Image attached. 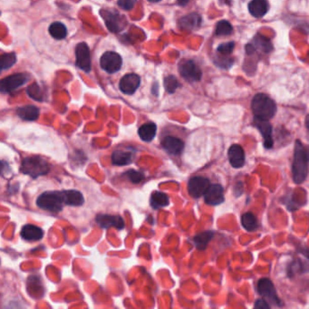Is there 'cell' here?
I'll return each mask as SVG.
<instances>
[{
  "label": "cell",
  "instance_id": "cell-1",
  "mask_svg": "<svg viewBox=\"0 0 309 309\" xmlns=\"http://www.w3.org/2000/svg\"><path fill=\"white\" fill-rule=\"evenodd\" d=\"M309 149L296 140L292 164L293 180L296 184L305 182L308 174Z\"/></svg>",
  "mask_w": 309,
  "mask_h": 309
},
{
  "label": "cell",
  "instance_id": "cell-2",
  "mask_svg": "<svg viewBox=\"0 0 309 309\" xmlns=\"http://www.w3.org/2000/svg\"><path fill=\"white\" fill-rule=\"evenodd\" d=\"M251 109L255 118L268 121L275 116L278 108L275 101L268 95L265 93H258L252 99Z\"/></svg>",
  "mask_w": 309,
  "mask_h": 309
},
{
  "label": "cell",
  "instance_id": "cell-3",
  "mask_svg": "<svg viewBox=\"0 0 309 309\" xmlns=\"http://www.w3.org/2000/svg\"><path fill=\"white\" fill-rule=\"evenodd\" d=\"M50 166L47 161L39 156L26 157L22 161L20 171L22 174L29 175L31 178H39L48 174Z\"/></svg>",
  "mask_w": 309,
  "mask_h": 309
},
{
  "label": "cell",
  "instance_id": "cell-4",
  "mask_svg": "<svg viewBox=\"0 0 309 309\" xmlns=\"http://www.w3.org/2000/svg\"><path fill=\"white\" fill-rule=\"evenodd\" d=\"M64 204V196L62 191H46L37 199V205L40 209L52 213L61 212Z\"/></svg>",
  "mask_w": 309,
  "mask_h": 309
},
{
  "label": "cell",
  "instance_id": "cell-5",
  "mask_svg": "<svg viewBox=\"0 0 309 309\" xmlns=\"http://www.w3.org/2000/svg\"><path fill=\"white\" fill-rule=\"evenodd\" d=\"M179 72L188 82H199L202 77L200 68L192 60H184L179 65Z\"/></svg>",
  "mask_w": 309,
  "mask_h": 309
},
{
  "label": "cell",
  "instance_id": "cell-6",
  "mask_svg": "<svg viewBox=\"0 0 309 309\" xmlns=\"http://www.w3.org/2000/svg\"><path fill=\"white\" fill-rule=\"evenodd\" d=\"M258 291L260 296L264 297L267 302H270L273 305H282L280 297L277 295L274 284L271 282L268 279H261L258 281Z\"/></svg>",
  "mask_w": 309,
  "mask_h": 309
},
{
  "label": "cell",
  "instance_id": "cell-7",
  "mask_svg": "<svg viewBox=\"0 0 309 309\" xmlns=\"http://www.w3.org/2000/svg\"><path fill=\"white\" fill-rule=\"evenodd\" d=\"M123 60L121 55L115 52H106L101 56L100 65L106 73L114 74L118 72L122 67Z\"/></svg>",
  "mask_w": 309,
  "mask_h": 309
},
{
  "label": "cell",
  "instance_id": "cell-8",
  "mask_svg": "<svg viewBox=\"0 0 309 309\" xmlns=\"http://www.w3.org/2000/svg\"><path fill=\"white\" fill-rule=\"evenodd\" d=\"M29 80V76L26 74H16L6 77L0 83V90L2 93H11Z\"/></svg>",
  "mask_w": 309,
  "mask_h": 309
},
{
  "label": "cell",
  "instance_id": "cell-9",
  "mask_svg": "<svg viewBox=\"0 0 309 309\" xmlns=\"http://www.w3.org/2000/svg\"><path fill=\"white\" fill-rule=\"evenodd\" d=\"M212 184L210 180L201 176H197L191 178L188 182V191L194 199H199L204 196Z\"/></svg>",
  "mask_w": 309,
  "mask_h": 309
},
{
  "label": "cell",
  "instance_id": "cell-10",
  "mask_svg": "<svg viewBox=\"0 0 309 309\" xmlns=\"http://www.w3.org/2000/svg\"><path fill=\"white\" fill-rule=\"evenodd\" d=\"M101 15L102 19L106 22L107 28L113 33L122 31L125 26L124 18L118 12L110 11V10H102Z\"/></svg>",
  "mask_w": 309,
  "mask_h": 309
},
{
  "label": "cell",
  "instance_id": "cell-11",
  "mask_svg": "<svg viewBox=\"0 0 309 309\" xmlns=\"http://www.w3.org/2000/svg\"><path fill=\"white\" fill-rule=\"evenodd\" d=\"M76 64L84 72L89 73L91 71V55H90L89 47L85 43H80L76 48Z\"/></svg>",
  "mask_w": 309,
  "mask_h": 309
},
{
  "label": "cell",
  "instance_id": "cell-12",
  "mask_svg": "<svg viewBox=\"0 0 309 309\" xmlns=\"http://www.w3.org/2000/svg\"><path fill=\"white\" fill-rule=\"evenodd\" d=\"M161 144L162 148L164 149L167 153L174 156L181 155L185 147L183 140L180 137L174 135L163 136L161 141Z\"/></svg>",
  "mask_w": 309,
  "mask_h": 309
},
{
  "label": "cell",
  "instance_id": "cell-13",
  "mask_svg": "<svg viewBox=\"0 0 309 309\" xmlns=\"http://www.w3.org/2000/svg\"><path fill=\"white\" fill-rule=\"evenodd\" d=\"M273 49V46L270 40L264 37L262 35H256L252 43H250L246 46V51L248 55H253L257 50L268 54Z\"/></svg>",
  "mask_w": 309,
  "mask_h": 309
},
{
  "label": "cell",
  "instance_id": "cell-14",
  "mask_svg": "<svg viewBox=\"0 0 309 309\" xmlns=\"http://www.w3.org/2000/svg\"><path fill=\"white\" fill-rule=\"evenodd\" d=\"M204 200L208 205L218 206L225 200L224 189L220 184H212L204 194Z\"/></svg>",
  "mask_w": 309,
  "mask_h": 309
},
{
  "label": "cell",
  "instance_id": "cell-15",
  "mask_svg": "<svg viewBox=\"0 0 309 309\" xmlns=\"http://www.w3.org/2000/svg\"><path fill=\"white\" fill-rule=\"evenodd\" d=\"M141 77L136 74H128L120 81V90L125 94H133L139 88Z\"/></svg>",
  "mask_w": 309,
  "mask_h": 309
},
{
  "label": "cell",
  "instance_id": "cell-16",
  "mask_svg": "<svg viewBox=\"0 0 309 309\" xmlns=\"http://www.w3.org/2000/svg\"><path fill=\"white\" fill-rule=\"evenodd\" d=\"M95 221L102 229H109L115 227L117 229H123L124 228V220L118 215H108V214H99L95 218Z\"/></svg>",
  "mask_w": 309,
  "mask_h": 309
},
{
  "label": "cell",
  "instance_id": "cell-17",
  "mask_svg": "<svg viewBox=\"0 0 309 309\" xmlns=\"http://www.w3.org/2000/svg\"><path fill=\"white\" fill-rule=\"evenodd\" d=\"M254 124L260 131L264 140V147L266 149H271L274 146L273 137H272V126L267 120L254 118Z\"/></svg>",
  "mask_w": 309,
  "mask_h": 309
},
{
  "label": "cell",
  "instance_id": "cell-18",
  "mask_svg": "<svg viewBox=\"0 0 309 309\" xmlns=\"http://www.w3.org/2000/svg\"><path fill=\"white\" fill-rule=\"evenodd\" d=\"M229 163L233 168L239 169L245 164V152L239 144H233L228 152Z\"/></svg>",
  "mask_w": 309,
  "mask_h": 309
},
{
  "label": "cell",
  "instance_id": "cell-19",
  "mask_svg": "<svg viewBox=\"0 0 309 309\" xmlns=\"http://www.w3.org/2000/svg\"><path fill=\"white\" fill-rule=\"evenodd\" d=\"M135 150H115L112 154V162L114 165L124 166L130 164L134 159Z\"/></svg>",
  "mask_w": 309,
  "mask_h": 309
},
{
  "label": "cell",
  "instance_id": "cell-20",
  "mask_svg": "<svg viewBox=\"0 0 309 309\" xmlns=\"http://www.w3.org/2000/svg\"><path fill=\"white\" fill-rule=\"evenodd\" d=\"M201 21L202 19L199 14H188L185 17H182L179 20V26L183 31L191 32L199 28L201 25Z\"/></svg>",
  "mask_w": 309,
  "mask_h": 309
},
{
  "label": "cell",
  "instance_id": "cell-21",
  "mask_svg": "<svg viewBox=\"0 0 309 309\" xmlns=\"http://www.w3.org/2000/svg\"><path fill=\"white\" fill-rule=\"evenodd\" d=\"M21 237L26 242H38L44 237V231L38 226L26 224L22 228Z\"/></svg>",
  "mask_w": 309,
  "mask_h": 309
},
{
  "label": "cell",
  "instance_id": "cell-22",
  "mask_svg": "<svg viewBox=\"0 0 309 309\" xmlns=\"http://www.w3.org/2000/svg\"><path fill=\"white\" fill-rule=\"evenodd\" d=\"M269 4L267 0H251L249 4V11L252 17L256 18L263 17L267 13Z\"/></svg>",
  "mask_w": 309,
  "mask_h": 309
},
{
  "label": "cell",
  "instance_id": "cell-23",
  "mask_svg": "<svg viewBox=\"0 0 309 309\" xmlns=\"http://www.w3.org/2000/svg\"><path fill=\"white\" fill-rule=\"evenodd\" d=\"M64 196V204L68 206H74V207H80L85 203V198L80 191L76 190H69V191H63Z\"/></svg>",
  "mask_w": 309,
  "mask_h": 309
},
{
  "label": "cell",
  "instance_id": "cell-24",
  "mask_svg": "<svg viewBox=\"0 0 309 309\" xmlns=\"http://www.w3.org/2000/svg\"><path fill=\"white\" fill-rule=\"evenodd\" d=\"M17 115L25 121H36L39 119L40 111L37 106H22L17 108Z\"/></svg>",
  "mask_w": 309,
  "mask_h": 309
},
{
  "label": "cell",
  "instance_id": "cell-25",
  "mask_svg": "<svg viewBox=\"0 0 309 309\" xmlns=\"http://www.w3.org/2000/svg\"><path fill=\"white\" fill-rule=\"evenodd\" d=\"M156 132L157 126L154 123H144L138 130V134L140 136L141 140L145 143L152 142L156 135Z\"/></svg>",
  "mask_w": 309,
  "mask_h": 309
},
{
  "label": "cell",
  "instance_id": "cell-26",
  "mask_svg": "<svg viewBox=\"0 0 309 309\" xmlns=\"http://www.w3.org/2000/svg\"><path fill=\"white\" fill-rule=\"evenodd\" d=\"M213 237H214V232L211 231V230L199 233L198 235H196L193 238L195 247L197 248V250L203 251V250H206L208 244L212 241Z\"/></svg>",
  "mask_w": 309,
  "mask_h": 309
},
{
  "label": "cell",
  "instance_id": "cell-27",
  "mask_svg": "<svg viewBox=\"0 0 309 309\" xmlns=\"http://www.w3.org/2000/svg\"><path fill=\"white\" fill-rule=\"evenodd\" d=\"M150 204L155 210L166 207L169 205V197L168 195L161 191H154L153 194L151 195Z\"/></svg>",
  "mask_w": 309,
  "mask_h": 309
},
{
  "label": "cell",
  "instance_id": "cell-28",
  "mask_svg": "<svg viewBox=\"0 0 309 309\" xmlns=\"http://www.w3.org/2000/svg\"><path fill=\"white\" fill-rule=\"evenodd\" d=\"M49 34L51 35L52 38L56 40H62L66 38L67 36V29L63 23L61 22H54L49 26Z\"/></svg>",
  "mask_w": 309,
  "mask_h": 309
},
{
  "label": "cell",
  "instance_id": "cell-29",
  "mask_svg": "<svg viewBox=\"0 0 309 309\" xmlns=\"http://www.w3.org/2000/svg\"><path fill=\"white\" fill-rule=\"evenodd\" d=\"M242 227L244 229H247L248 231H252L258 228V221L256 217L250 213V212H246L242 216Z\"/></svg>",
  "mask_w": 309,
  "mask_h": 309
},
{
  "label": "cell",
  "instance_id": "cell-30",
  "mask_svg": "<svg viewBox=\"0 0 309 309\" xmlns=\"http://www.w3.org/2000/svg\"><path fill=\"white\" fill-rule=\"evenodd\" d=\"M233 27L231 24L227 20H221L218 22L216 26L217 36H229L232 34Z\"/></svg>",
  "mask_w": 309,
  "mask_h": 309
},
{
  "label": "cell",
  "instance_id": "cell-31",
  "mask_svg": "<svg viewBox=\"0 0 309 309\" xmlns=\"http://www.w3.org/2000/svg\"><path fill=\"white\" fill-rule=\"evenodd\" d=\"M163 85L168 93H174L181 86V84L179 83L176 77L174 76H168L164 78Z\"/></svg>",
  "mask_w": 309,
  "mask_h": 309
},
{
  "label": "cell",
  "instance_id": "cell-32",
  "mask_svg": "<svg viewBox=\"0 0 309 309\" xmlns=\"http://www.w3.org/2000/svg\"><path fill=\"white\" fill-rule=\"evenodd\" d=\"M0 59H1V70H6L12 67V65L16 64L17 55L15 53H9L2 55Z\"/></svg>",
  "mask_w": 309,
  "mask_h": 309
},
{
  "label": "cell",
  "instance_id": "cell-33",
  "mask_svg": "<svg viewBox=\"0 0 309 309\" xmlns=\"http://www.w3.org/2000/svg\"><path fill=\"white\" fill-rule=\"evenodd\" d=\"M27 93H28L30 97L33 98L36 101L42 102L44 95H43L42 90L39 87L38 84H33V85H30L28 89H27Z\"/></svg>",
  "mask_w": 309,
  "mask_h": 309
},
{
  "label": "cell",
  "instance_id": "cell-34",
  "mask_svg": "<svg viewBox=\"0 0 309 309\" xmlns=\"http://www.w3.org/2000/svg\"><path fill=\"white\" fill-rule=\"evenodd\" d=\"M124 175H125V176L127 177L128 180H129L131 183H133V184H138V183H140L144 179V174H142L141 171H136L134 169L127 170Z\"/></svg>",
  "mask_w": 309,
  "mask_h": 309
},
{
  "label": "cell",
  "instance_id": "cell-35",
  "mask_svg": "<svg viewBox=\"0 0 309 309\" xmlns=\"http://www.w3.org/2000/svg\"><path fill=\"white\" fill-rule=\"evenodd\" d=\"M234 48H235V43L233 41L223 43L218 47L217 52L221 55H229L232 53Z\"/></svg>",
  "mask_w": 309,
  "mask_h": 309
},
{
  "label": "cell",
  "instance_id": "cell-36",
  "mask_svg": "<svg viewBox=\"0 0 309 309\" xmlns=\"http://www.w3.org/2000/svg\"><path fill=\"white\" fill-rule=\"evenodd\" d=\"M225 56H227V55H223L222 57L218 56V57H216V59L214 60V63L218 67L228 69L232 65L234 60L232 58H229V57H225Z\"/></svg>",
  "mask_w": 309,
  "mask_h": 309
},
{
  "label": "cell",
  "instance_id": "cell-37",
  "mask_svg": "<svg viewBox=\"0 0 309 309\" xmlns=\"http://www.w3.org/2000/svg\"><path fill=\"white\" fill-rule=\"evenodd\" d=\"M137 0H118V6L124 10H131L133 9Z\"/></svg>",
  "mask_w": 309,
  "mask_h": 309
},
{
  "label": "cell",
  "instance_id": "cell-38",
  "mask_svg": "<svg viewBox=\"0 0 309 309\" xmlns=\"http://www.w3.org/2000/svg\"><path fill=\"white\" fill-rule=\"evenodd\" d=\"M255 308L264 309L270 308V305H268V302L266 299H258L255 303Z\"/></svg>",
  "mask_w": 309,
  "mask_h": 309
},
{
  "label": "cell",
  "instance_id": "cell-39",
  "mask_svg": "<svg viewBox=\"0 0 309 309\" xmlns=\"http://www.w3.org/2000/svg\"><path fill=\"white\" fill-rule=\"evenodd\" d=\"M243 183L242 182H238L236 183V185L234 187V194L236 197H239L243 193Z\"/></svg>",
  "mask_w": 309,
  "mask_h": 309
},
{
  "label": "cell",
  "instance_id": "cell-40",
  "mask_svg": "<svg viewBox=\"0 0 309 309\" xmlns=\"http://www.w3.org/2000/svg\"><path fill=\"white\" fill-rule=\"evenodd\" d=\"M305 127H306V129H307L309 131V115H306V116H305Z\"/></svg>",
  "mask_w": 309,
  "mask_h": 309
},
{
  "label": "cell",
  "instance_id": "cell-41",
  "mask_svg": "<svg viewBox=\"0 0 309 309\" xmlns=\"http://www.w3.org/2000/svg\"><path fill=\"white\" fill-rule=\"evenodd\" d=\"M189 1L190 0H178L179 4L181 5V6H185V5L189 3Z\"/></svg>",
  "mask_w": 309,
  "mask_h": 309
},
{
  "label": "cell",
  "instance_id": "cell-42",
  "mask_svg": "<svg viewBox=\"0 0 309 309\" xmlns=\"http://www.w3.org/2000/svg\"><path fill=\"white\" fill-rule=\"evenodd\" d=\"M150 2H153V3H157V2H160L161 0H148Z\"/></svg>",
  "mask_w": 309,
  "mask_h": 309
}]
</instances>
